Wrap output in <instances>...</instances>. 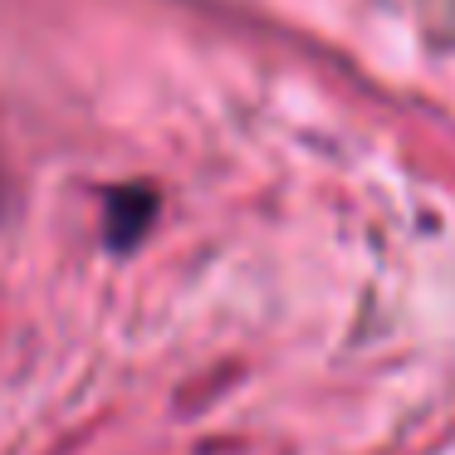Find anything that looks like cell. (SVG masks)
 Returning a JSON list of instances; mask_svg holds the SVG:
<instances>
[{
    "label": "cell",
    "mask_w": 455,
    "mask_h": 455,
    "mask_svg": "<svg viewBox=\"0 0 455 455\" xmlns=\"http://www.w3.org/2000/svg\"><path fill=\"white\" fill-rule=\"evenodd\" d=\"M152 220V191L132 187L123 191V196H113V240L118 245H128V240H138V230Z\"/></svg>",
    "instance_id": "cell-1"
}]
</instances>
